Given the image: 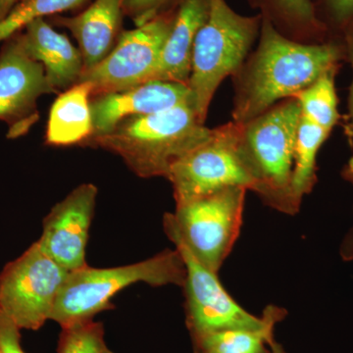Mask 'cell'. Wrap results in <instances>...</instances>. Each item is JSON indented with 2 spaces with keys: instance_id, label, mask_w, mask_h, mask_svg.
Listing matches in <instances>:
<instances>
[{
  "instance_id": "14",
  "label": "cell",
  "mask_w": 353,
  "mask_h": 353,
  "mask_svg": "<svg viewBox=\"0 0 353 353\" xmlns=\"http://www.w3.org/2000/svg\"><path fill=\"white\" fill-rule=\"evenodd\" d=\"M20 32L25 50L43 65L46 78L57 92L79 83L83 59L80 50L63 34L55 31L44 18L30 23Z\"/></svg>"
},
{
  "instance_id": "13",
  "label": "cell",
  "mask_w": 353,
  "mask_h": 353,
  "mask_svg": "<svg viewBox=\"0 0 353 353\" xmlns=\"http://www.w3.org/2000/svg\"><path fill=\"white\" fill-rule=\"evenodd\" d=\"M185 102L194 103L189 85L161 81L92 97L94 134L90 139L108 134L127 118L160 112Z\"/></svg>"
},
{
  "instance_id": "25",
  "label": "cell",
  "mask_w": 353,
  "mask_h": 353,
  "mask_svg": "<svg viewBox=\"0 0 353 353\" xmlns=\"http://www.w3.org/2000/svg\"><path fill=\"white\" fill-rule=\"evenodd\" d=\"M168 1L169 0H124L123 11L138 27L145 24L164 10V6Z\"/></svg>"
},
{
  "instance_id": "19",
  "label": "cell",
  "mask_w": 353,
  "mask_h": 353,
  "mask_svg": "<svg viewBox=\"0 0 353 353\" xmlns=\"http://www.w3.org/2000/svg\"><path fill=\"white\" fill-rule=\"evenodd\" d=\"M331 132L301 116L297 130L292 192L301 208L303 197L314 189L317 183V155Z\"/></svg>"
},
{
  "instance_id": "32",
  "label": "cell",
  "mask_w": 353,
  "mask_h": 353,
  "mask_svg": "<svg viewBox=\"0 0 353 353\" xmlns=\"http://www.w3.org/2000/svg\"><path fill=\"white\" fill-rule=\"evenodd\" d=\"M0 353H1V352H0Z\"/></svg>"
},
{
  "instance_id": "7",
  "label": "cell",
  "mask_w": 353,
  "mask_h": 353,
  "mask_svg": "<svg viewBox=\"0 0 353 353\" xmlns=\"http://www.w3.org/2000/svg\"><path fill=\"white\" fill-rule=\"evenodd\" d=\"M241 123L215 128L205 141L172 166L167 180L176 205L230 187L254 190L255 183L241 152Z\"/></svg>"
},
{
  "instance_id": "4",
  "label": "cell",
  "mask_w": 353,
  "mask_h": 353,
  "mask_svg": "<svg viewBox=\"0 0 353 353\" xmlns=\"http://www.w3.org/2000/svg\"><path fill=\"white\" fill-rule=\"evenodd\" d=\"M185 266L178 250H165L150 259L124 266L94 268L85 265L69 272L51 319L61 328L94 320L113 307L114 296L130 285L145 283L152 287H183Z\"/></svg>"
},
{
  "instance_id": "20",
  "label": "cell",
  "mask_w": 353,
  "mask_h": 353,
  "mask_svg": "<svg viewBox=\"0 0 353 353\" xmlns=\"http://www.w3.org/2000/svg\"><path fill=\"white\" fill-rule=\"evenodd\" d=\"M285 315V309L280 307L263 328L228 330L206 334L192 341L194 350L196 353H269L268 345L275 340V326Z\"/></svg>"
},
{
  "instance_id": "22",
  "label": "cell",
  "mask_w": 353,
  "mask_h": 353,
  "mask_svg": "<svg viewBox=\"0 0 353 353\" xmlns=\"http://www.w3.org/2000/svg\"><path fill=\"white\" fill-rule=\"evenodd\" d=\"M88 0H21L0 23V43L24 30L30 23L46 16L74 10Z\"/></svg>"
},
{
  "instance_id": "16",
  "label": "cell",
  "mask_w": 353,
  "mask_h": 353,
  "mask_svg": "<svg viewBox=\"0 0 353 353\" xmlns=\"http://www.w3.org/2000/svg\"><path fill=\"white\" fill-rule=\"evenodd\" d=\"M208 12L209 0H180L170 34L150 82L189 85L194 39L208 19Z\"/></svg>"
},
{
  "instance_id": "12",
  "label": "cell",
  "mask_w": 353,
  "mask_h": 353,
  "mask_svg": "<svg viewBox=\"0 0 353 353\" xmlns=\"http://www.w3.org/2000/svg\"><path fill=\"white\" fill-rule=\"evenodd\" d=\"M97 188L83 183L53 206L37 243L50 259L67 271L85 267L90 225L94 216Z\"/></svg>"
},
{
  "instance_id": "26",
  "label": "cell",
  "mask_w": 353,
  "mask_h": 353,
  "mask_svg": "<svg viewBox=\"0 0 353 353\" xmlns=\"http://www.w3.org/2000/svg\"><path fill=\"white\" fill-rule=\"evenodd\" d=\"M341 39L345 44L347 59L352 64L353 71V23L343 30ZM343 132H345L348 145L353 148V80L350 88V95H348V112L345 117Z\"/></svg>"
},
{
  "instance_id": "23",
  "label": "cell",
  "mask_w": 353,
  "mask_h": 353,
  "mask_svg": "<svg viewBox=\"0 0 353 353\" xmlns=\"http://www.w3.org/2000/svg\"><path fill=\"white\" fill-rule=\"evenodd\" d=\"M103 325L94 320L62 329L58 353H103Z\"/></svg>"
},
{
  "instance_id": "9",
  "label": "cell",
  "mask_w": 353,
  "mask_h": 353,
  "mask_svg": "<svg viewBox=\"0 0 353 353\" xmlns=\"http://www.w3.org/2000/svg\"><path fill=\"white\" fill-rule=\"evenodd\" d=\"M176 6L162 10L136 29L123 32L99 64L83 71L80 82L92 85V97L148 83L175 20Z\"/></svg>"
},
{
  "instance_id": "27",
  "label": "cell",
  "mask_w": 353,
  "mask_h": 353,
  "mask_svg": "<svg viewBox=\"0 0 353 353\" xmlns=\"http://www.w3.org/2000/svg\"><path fill=\"white\" fill-rule=\"evenodd\" d=\"M0 352L1 353H26L20 345V329L1 311H0Z\"/></svg>"
},
{
  "instance_id": "1",
  "label": "cell",
  "mask_w": 353,
  "mask_h": 353,
  "mask_svg": "<svg viewBox=\"0 0 353 353\" xmlns=\"http://www.w3.org/2000/svg\"><path fill=\"white\" fill-rule=\"evenodd\" d=\"M259 44L233 76V121L246 123L292 99L347 59L345 44L331 39L303 43L285 38L262 19Z\"/></svg>"
},
{
  "instance_id": "15",
  "label": "cell",
  "mask_w": 353,
  "mask_h": 353,
  "mask_svg": "<svg viewBox=\"0 0 353 353\" xmlns=\"http://www.w3.org/2000/svg\"><path fill=\"white\" fill-rule=\"evenodd\" d=\"M123 2L124 0H94L85 10L73 17L52 18L53 24L68 29L78 41L83 71L102 61L115 46L124 15Z\"/></svg>"
},
{
  "instance_id": "2",
  "label": "cell",
  "mask_w": 353,
  "mask_h": 353,
  "mask_svg": "<svg viewBox=\"0 0 353 353\" xmlns=\"http://www.w3.org/2000/svg\"><path fill=\"white\" fill-rule=\"evenodd\" d=\"M211 131L199 119L194 103L185 102L127 118L108 134L85 143L118 155L141 178H167L172 166L205 141Z\"/></svg>"
},
{
  "instance_id": "10",
  "label": "cell",
  "mask_w": 353,
  "mask_h": 353,
  "mask_svg": "<svg viewBox=\"0 0 353 353\" xmlns=\"http://www.w3.org/2000/svg\"><path fill=\"white\" fill-rule=\"evenodd\" d=\"M172 243L185 266V313L192 341L228 330L263 328L280 308L269 305L261 317L250 314L228 294L217 273L203 266L182 243Z\"/></svg>"
},
{
  "instance_id": "24",
  "label": "cell",
  "mask_w": 353,
  "mask_h": 353,
  "mask_svg": "<svg viewBox=\"0 0 353 353\" xmlns=\"http://www.w3.org/2000/svg\"><path fill=\"white\" fill-rule=\"evenodd\" d=\"M318 18L330 31L340 32L353 23V0H310Z\"/></svg>"
},
{
  "instance_id": "11",
  "label": "cell",
  "mask_w": 353,
  "mask_h": 353,
  "mask_svg": "<svg viewBox=\"0 0 353 353\" xmlns=\"http://www.w3.org/2000/svg\"><path fill=\"white\" fill-rule=\"evenodd\" d=\"M6 41L0 52V120L8 125V138L15 139L39 120V97L57 92L43 65L25 50L20 32Z\"/></svg>"
},
{
  "instance_id": "18",
  "label": "cell",
  "mask_w": 353,
  "mask_h": 353,
  "mask_svg": "<svg viewBox=\"0 0 353 353\" xmlns=\"http://www.w3.org/2000/svg\"><path fill=\"white\" fill-rule=\"evenodd\" d=\"M250 3L285 38L303 43L327 41L328 28L318 18L310 0H250Z\"/></svg>"
},
{
  "instance_id": "6",
  "label": "cell",
  "mask_w": 353,
  "mask_h": 353,
  "mask_svg": "<svg viewBox=\"0 0 353 353\" xmlns=\"http://www.w3.org/2000/svg\"><path fill=\"white\" fill-rule=\"evenodd\" d=\"M246 190L226 188L176 205L175 213L164 215L165 233L218 274L240 234Z\"/></svg>"
},
{
  "instance_id": "5",
  "label": "cell",
  "mask_w": 353,
  "mask_h": 353,
  "mask_svg": "<svg viewBox=\"0 0 353 353\" xmlns=\"http://www.w3.org/2000/svg\"><path fill=\"white\" fill-rule=\"evenodd\" d=\"M261 22L260 14L246 17L234 12L226 0H209L208 19L194 39L188 85L201 122L205 123L221 83L233 77L245 61L259 36Z\"/></svg>"
},
{
  "instance_id": "17",
  "label": "cell",
  "mask_w": 353,
  "mask_h": 353,
  "mask_svg": "<svg viewBox=\"0 0 353 353\" xmlns=\"http://www.w3.org/2000/svg\"><path fill=\"white\" fill-rule=\"evenodd\" d=\"M92 85L88 82L76 83L59 94L50 108L46 134L48 145H77L92 138Z\"/></svg>"
},
{
  "instance_id": "28",
  "label": "cell",
  "mask_w": 353,
  "mask_h": 353,
  "mask_svg": "<svg viewBox=\"0 0 353 353\" xmlns=\"http://www.w3.org/2000/svg\"><path fill=\"white\" fill-rule=\"evenodd\" d=\"M345 175L348 180L353 182V162L350 164L347 171H345ZM340 255L341 259L345 262H350L353 260V226L350 228V231L345 234L340 248Z\"/></svg>"
},
{
  "instance_id": "21",
  "label": "cell",
  "mask_w": 353,
  "mask_h": 353,
  "mask_svg": "<svg viewBox=\"0 0 353 353\" xmlns=\"http://www.w3.org/2000/svg\"><path fill=\"white\" fill-rule=\"evenodd\" d=\"M338 72H330L292 99H296L301 116L331 132L341 119L334 78Z\"/></svg>"
},
{
  "instance_id": "30",
  "label": "cell",
  "mask_w": 353,
  "mask_h": 353,
  "mask_svg": "<svg viewBox=\"0 0 353 353\" xmlns=\"http://www.w3.org/2000/svg\"><path fill=\"white\" fill-rule=\"evenodd\" d=\"M269 347V353H285L284 348H283L282 345H279L277 341L274 340L272 341Z\"/></svg>"
},
{
  "instance_id": "8",
  "label": "cell",
  "mask_w": 353,
  "mask_h": 353,
  "mask_svg": "<svg viewBox=\"0 0 353 353\" xmlns=\"http://www.w3.org/2000/svg\"><path fill=\"white\" fill-rule=\"evenodd\" d=\"M68 273L34 243L0 274V311L20 330L41 329Z\"/></svg>"
},
{
  "instance_id": "3",
  "label": "cell",
  "mask_w": 353,
  "mask_h": 353,
  "mask_svg": "<svg viewBox=\"0 0 353 353\" xmlns=\"http://www.w3.org/2000/svg\"><path fill=\"white\" fill-rule=\"evenodd\" d=\"M301 118L299 102L287 99L254 119L241 123V152L254 180L253 192L266 205L289 215L301 208L292 192Z\"/></svg>"
},
{
  "instance_id": "29",
  "label": "cell",
  "mask_w": 353,
  "mask_h": 353,
  "mask_svg": "<svg viewBox=\"0 0 353 353\" xmlns=\"http://www.w3.org/2000/svg\"><path fill=\"white\" fill-rule=\"evenodd\" d=\"M20 1L21 0H0V23L6 19L7 15Z\"/></svg>"
},
{
  "instance_id": "31",
  "label": "cell",
  "mask_w": 353,
  "mask_h": 353,
  "mask_svg": "<svg viewBox=\"0 0 353 353\" xmlns=\"http://www.w3.org/2000/svg\"><path fill=\"white\" fill-rule=\"evenodd\" d=\"M103 353H114V352H111V350H109V348L106 347L105 350H104Z\"/></svg>"
}]
</instances>
